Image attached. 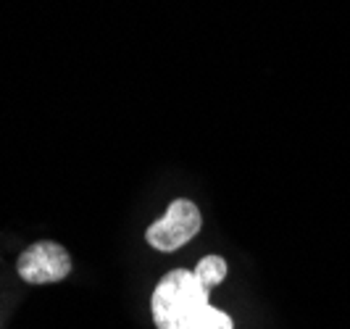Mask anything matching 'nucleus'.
Here are the masks:
<instances>
[{"label": "nucleus", "instance_id": "f03ea898", "mask_svg": "<svg viewBox=\"0 0 350 329\" xmlns=\"http://www.w3.org/2000/svg\"><path fill=\"white\" fill-rule=\"evenodd\" d=\"M200 211L193 200L179 198L172 206L166 208V213L153 222L145 232V240L150 248H156L161 253H172L176 248H182L185 243H190L195 235L200 232Z\"/></svg>", "mask_w": 350, "mask_h": 329}, {"label": "nucleus", "instance_id": "39448f33", "mask_svg": "<svg viewBox=\"0 0 350 329\" xmlns=\"http://www.w3.org/2000/svg\"><path fill=\"white\" fill-rule=\"evenodd\" d=\"M190 329H234V321H232L224 311H219V308L208 306L206 311L195 319V324Z\"/></svg>", "mask_w": 350, "mask_h": 329}, {"label": "nucleus", "instance_id": "7ed1b4c3", "mask_svg": "<svg viewBox=\"0 0 350 329\" xmlns=\"http://www.w3.org/2000/svg\"><path fill=\"white\" fill-rule=\"evenodd\" d=\"M71 259L58 243H35L18 259V277L29 285H51L69 277Z\"/></svg>", "mask_w": 350, "mask_h": 329}, {"label": "nucleus", "instance_id": "f257e3e1", "mask_svg": "<svg viewBox=\"0 0 350 329\" xmlns=\"http://www.w3.org/2000/svg\"><path fill=\"white\" fill-rule=\"evenodd\" d=\"M208 290L190 269H174L158 282L150 311L158 329H190L195 319L208 308Z\"/></svg>", "mask_w": 350, "mask_h": 329}, {"label": "nucleus", "instance_id": "20e7f679", "mask_svg": "<svg viewBox=\"0 0 350 329\" xmlns=\"http://www.w3.org/2000/svg\"><path fill=\"white\" fill-rule=\"evenodd\" d=\"M195 277H198V282L206 290H213L216 285H221L224 277H227V261L221 259V256H206L195 266Z\"/></svg>", "mask_w": 350, "mask_h": 329}]
</instances>
